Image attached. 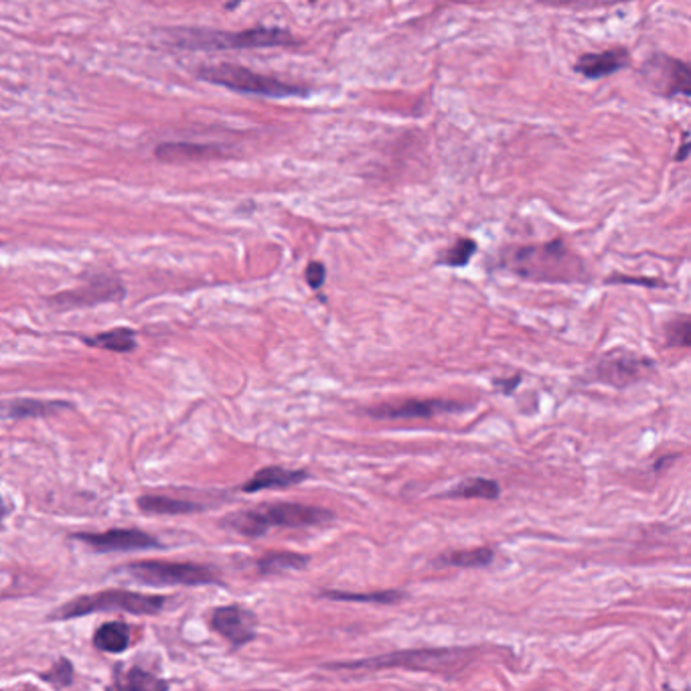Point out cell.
Here are the masks:
<instances>
[{"label": "cell", "mask_w": 691, "mask_h": 691, "mask_svg": "<svg viewBox=\"0 0 691 691\" xmlns=\"http://www.w3.org/2000/svg\"><path fill=\"white\" fill-rule=\"evenodd\" d=\"M508 268L520 278L548 285L587 282L590 276L584 261L568 249L564 239L513 249L509 254Z\"/></svg>", "instance_id": "cell-1"}, {"label": "cell", "mask_w": 691, "mask_h": 691, "mask_svg": "<svg viewBox=\"0 0 691 691\" xmlns=\"http://www.w3.org/2000/svg\"><path fill=\"white\" fill-rule=\"evenodd\" d=\"M175 47L185 52H230V49H261V47H292L299 41L287 29L256 26L246 31H215V29H177L170 33Z\"/></svg>", "instance_id": "cell-2"}, {"label": "cell", "mask_w": 691, "mask_h": 691, "mask_svg": "<svg viewBox=\"0 0 691 691\" xmlns=\"http://www.w3.org/2000/svg\"><path fill=\"white\" fill-rule=\"evenodd\" d=\"M333 520L335 515L328 509L302 505V503H270V505H260V508L235 513L232 517H227L225 523L232 525V530H235L237 534L260 537L270 527L300 530V527L326 525Z\"/></svg>", "instance_id": "cell-3"}, {"label": "cell", "mask_w": 691, "mask_h": 691, "mask_svg": "<svg viewBox=\"0 0 691 691\" xmlns=\"http://www.w3.org/2000/svg\"><path fill=\"white\" fill-rule=\"evenodd\" d=\"M475 649L450 647V649H408V651L388 653L371 659H359L349 664H331L328 669H410L428 673H457L475 659Z\"/></svg>", "instance_id": "cell-4"}, {"label": "cell", "mask_w": 691, "mask_h": 691, "mask_svg": "<svg viewBox=\"0 0 691 691\" xmlns=\"http://www.w3.org/2000/svg\"><path fill=\"white\" fill-rule=\"evenodd\" d=\"M197 78L222 86L232 92L254 93V96H266V98H304L311 90L290 83L282 79L264 76L258 71H252L248 67L234 66V64H215V66H203L197 69Z\"/></svg>", "instance_id": "cell-5"}, {"label": "cell", "mask_w": 691, "mask_h": 691, "mask_svg": "<svg viewBox=\"0 0 691 691\" xmlns=\"http://www.w3.org/2000/svg\"><path fill=\"white\" fill-rule=\"evenodd\" d=\"M165 597L138 594L131 590H102L69 600L52 614V621H69L88 614L122 611L131 614H157L165 606Z\"/></svg>", "instance_id": "cell-6"}, {"label": "cell", "mask_w": 691, "mask_h": 691, "mask_svg": "<svg viewBox=\"0 0 691 691\" xmlns=\"http://www.w3.org/2000/svg\"><path fill=\"white\" fill-rule=\"evenodd\" d=\"M126 572L151 587H205L220 582L215 570L193 561H136L126 566Z\"/></svg>", "instance_id": "cell-7"}, {"label": "cell", "mask_w": 691, "mask_h": 691, "mask_svg": "<svg viewBox=\"0 0 691 691\" xmlns=\"http://www.w3.org/2000/svg\"><path fill=\"white\" fill-rule=\"evenodd\" d=\"M651 374H655V364L647 355H637L628 349H613L600 355L597 366L592 369V379L623 390L649 378Z\"/></svg>", "instance_id": "cell-8"}, {"label": "cell", "mask_w": 691, "mask_h": 691, "mask_svg": "<svg viewBox=\"0 0 691 691\" xmlns=\"http://www.w3.org/2000/svg\"><path fill=\"white\" fill-rule=\"evenodd\" d=\"M124 294H126V288L114 276L93 275L86 278L81 287L55 294L53 299H49V304L59 311H74L81 307H96V304L122 300Z\"/></svg>", "instance_id": "cell-9"}, {"label": "cell", "mask_w": 691, "mask_h": 691, "mask_svg": "<svg viewBox=\"0 0 691 691\" xmlns=\"http://www.w3.org/2000/svg\"><path fill=\"white\" fill-rule=\"evenodd\" d=\"M645 79L653 90L666 98L691 96L690 67L681 59H673L664 53H655L645 66Z\"/></svg>", "instance_id": "cell-10"}, {"label": "cell", "mask_w": 691, "mask_h": 691, "mask_svg": "<svg viewBox=\"0 0 691 691\" xmlns=\"http://www.w3.org/2000/svg\"><path fill=\"white\" fill-rule=\"evenodd\" d=\"M467 405L450 400H402L398 404H379L367 410V414L379 420H414V417H434L441 414H457Z\"/></svg>", "instance_id": "cell-11"}, {"label": "cell", "mask_w": 691, "mask_h": 691, "mask_svg": "<svg viewBox=\"0 0 691 691\" xmlns=\"http://www.w3.org/2000/svg\"><path fill=\"white\" fill-rule=\"evenodd\" d=\"M211 628L218 635H222L223 639L230 640L234 647H244L256 637L258 618L248 609L230 604V606H220L213 611Z\"/></svg>", "instance_id": "cell-12"}, {"label": "cell", "mask_w": 691, "mask_h": 691, "mask_svg": "<svg viewBox=\"0 0 691 691\" xmlns=\"http://www.w3.org/2000/svg\"><path fill=\"white\" fill-rule=\"evenodd\" d=\"M76 539L98 551H138L158 548L157 537L141 530H110L104 534H78Z\"/></svg>", "instance_id": "cell-13"}, {"label": "cell", "mask_w": 691, "mask_h": 691, "mask_svg": "<svg viewBox=\"0 0 691 691\" xmlns=\"http://www.w3.org/2000/svg\"><path fill=\"white\" fill-rule=\"evenodd\" d=\"M631 66V53L625 47H614L600 53H587L578 57L575 69L587 79H602Z\"/></svg>", "instance_id": "cell-14"}, {"label": "cell", "mask_w": 691, "mask_h": 691, "mask_svg": "<svg viewBox=\"0 0 691 691\" xmlns=\"http://www.w3.org/2000/svg\"><path fill=\"white\" fill-rule=\"evenodd\" d=\"M309 479L307 470L285 469V467H264L258 470L248 483L242 487L244 493H260L270 489H288Z\"/></svg>", "instance_id": "cell-15"}, {"label": "cell", "mask_w": 691, "mask_h": 691, "mask_svg": "<svg viewBox=\"0 0 691 691\" xmlns=\"http://www.w3.org/2000/svg\"><path fill=\"white\" fill-rule=\"evenodd\" d=\"M108 691H169V683L141 667L120 669Z\"/></svg>", "instance_id": "cell-16"}, {"label": "cell", "mask_w": 691, "mask_h": 691, "mask_svg": "<svg viewBox=\"0 0 691 691\" xmlns=\"http://www.w3.org/2000/svg\"><path fill=\"white\" fill-rule=\"evenodd\" d=\"M155 155L165 163H181V160L218 157L220 148L213 144L165 143L158 144Z\"/></svg>", "instance_id": "cell-17"}, {"label": "cell", "mask_w": 691, "mask_h": 691, "mask_svg": "<svg viewBox=\"0 0 691 691\" xmlns=\"http://www.w3.org/2000/svg\"><path fill=\"white\" fill-rule=\"evenodd\" d=\"M69 404L66 402H47V400H13L0 404V416L4 417H43L55 414L59 410H66Z\"/></svg>", "instance_id": "cell-18"}, {"label": "cell", "mask_w": 691, "mask_h": 691, "mask_svg": "<svg viewBox=\"0 0 691 691\" xmlns=\"http://www.w3.org/2000/svg\"><path fill=\"white\" fill-rule=\"evenodd\" d=\"M138 508L144 513H157V515H185V513H196L201 511L203 505L187 499H177L169 495H143L138 499Z\"/></svg>", "instance_id": "cell-19"}, {"label": "cell", "mask_w": 691, "mask_h": 691, "mask_svg": "<svg viewBox=\"0 0 691 691\" xmlns=\"http://www.w3.org/2000/svg\"><path fill=\"white\" fill-rule=\"evenodd\" d=\"M96 649L104 653H124L131 647V628L124 623H105L93 635Z\"/></svg>", "instance_id": "cell-20"}, {"label": "cell", "mask_w": 691, "mask_h": 691, "mask_svg": "<svg viewBox=\"0 0 691 691\" xmlns=\"http://www.w3.org/2000/svg\"><path fill=\"white\" fill-rule=\"evenodd\" d=\"M83 341L86 345L100 347L105 352L129 353L136 349V331H132L129 326H118V328L98 333L93 337H83Z\"/></svg>", "instance_id": "cell-21"}, {"label": "cell", "mask_w": 691, "mask_h": 691, "mask_svg": "<svg viewBox=\"0 0 691 691\" xmlns=\"http://www.w3.org/2000/svg\"><path fill=\"white\" fill-rule=\"evenodd\" d=\"M309 560H311L309 556L294 551H272L258 560V570L264 576L287 575L307 568Z\"/></svg>", "instance_id": "cell-22"}, {"label": "cell", "mask_w": 691, "mask_h": 691, "mask_svg": "<svg viewBox=\"0 0 691 691\" xmlns=\"http://www.w3.org/2000/svg\"><path fill=\"white\" fill-rule=\"evenodd\" d=\"M501 493V487L491 479H483V477H472L467 481H460L455 484L453 489H448L446 493L441 497H448V499H487V501H495Z\"/></svg>", "instance_id": "cell-23"}, {"label": "cell", "mask_w": 691, "mask_h": 691, "mask_svg": "<svg viewBox=\"0 0 691 691\" xmlns=\"http://www.w3.org/2000/svg\"><path fill=\"white\" fill-rule=\"evenodd\" d=\"M495 560L493 548L457 549L450 554H444L438 564L455 566V568H484Z\"/></svg>", "instance_id": "cell-24"}, {"label": "cell", "mask_w": 691, "mask_h": 691, "mask_svg": "<svg viewBox=\"0 0 691 691\" xmlns=\"http://www.w3.org/2000/svg\"><path fill=\"white\" fill-rule=\"evenodd\" d=\"M323 597L331 600H341V602H371V604H395V602L405 599L402 590H378V592H367V594L343 592V590H325Z\"/></svg>", "instance_id": "cell-25"}, {"label": "cell", "mask_w": 691, "mask_h": 691, "mask_svg": "<svg viewBox=\"0 0 691 691\" xmlns=\"http://www.w3.org/2000/svg\"><path fill=\"white\" fill-rule=\"evenodd\" d=\"M477 252H479V244L470 237H462L453 248L446 249L438 256V264L450 266V268H460V266H467Z\"/></svg>", "instance_id": "cell-26"}, {"label": "cell", "mask_w": 691, "mask_h": 691, "mask_svg": "<svg viewBox=\"0 0 691 691\" xmlns=\"http://www.w3.org/2000/svg\"><path fill=\"white\" fill-rule=\"evenodd\" d=\"M667 345L669 347H690L691 323L688 316H679L676 321H669L666 326Z\"/></svg>", "instance_id": "cell-27"}, {"label": "cell", "mask_w": 691, "mask_h": 691, "mask_svg": "<svg viewBox=\"0 0 691 691\" xmlns=\"http://www.w3.org/2000/svg\"><path fill=\"white\" fill-rule=\"evenodd\" d=\"M43 679L49 681V683H53V686L59 688V690L71 686V681H74V666H71V661L59 659V661L52 667V671L43 676Z\"/></svg>", "instance_id": "cell-28"}, {"label": "cell", "mask_w": 691, "mask_h": 691, "mask_svg": "<svg viewBox=\"0 0 691 691\" xmlns=\"http://www.w3.org/2000/svg\"><path fill=\"white\" fill-rule=\"evenodd\" d=\"M304 276H307L309 287L313 288V290H321V287L325 285V264L319 260L311 261V264L307 266V270H304Z\"/></svg>", "instance_id": "cell-29"}, {"label": "cell", "mask_w": 691, "mask_h": 691, "mask_svg": "<svg viewBox=\"0 0 691 691\" xmlns=\"http://www.w3.org/2000/svg\"><path fill=\"white\" fill-rule=\"evenodd\" d=\"M606 282L614 285H643V287H664L661 280H649V278H628V276H613Z\"/></svg>", "instance_id": "cell-30"}, {"label": "cell", "mask_w": 691, "mask_h": 691, "mask_svg": "<svg viewBox=\"0 0 691 691\" xmlns=\"http://www.w3.org/2000/svg\"><path fill=\"white\" fill-rule=\"evenodd\" d=\"M522 383V376H517V378H511L509 381H495L497 388H501V392L511 393L515 392V388Z\"/></svg>", "instance_id": "cell-31"}, {"label": "cell", "mask_w": 691, "mask_h": 691, "mask_svg": "<svg viewBox=\"0 0 691 691\" xmlns=\"http://www.w3.org/2000/svg\"><path fill=\"white\" fill-rule=\"evenodd\" d=\"M690 132H683V143H681V151H679L678 155H676V160H686L688 155H690Z\"/></svg>", "instance_id": "cell-32"}, {"label": "cell", "mask_w": 691, "mask_h": 691, "mask_svg": "<svg viewBox=\"0 0 691 691\" xmlns=\"http://www.w3.org/2000/svg\"><path fill=\"white\" fill-rule=\"evenodd\" d=\"M7 515H9V511H7V505H4V501H2V497H0V525L7 520Z\"/></svg>", "instance_id": "cell-33"}, {"label": "cell", "mask_w": 691, "mask_h": 691, "mask_svg": "<svg viewBox=\"0 0 691 691\" xmlns=\"http://www.w3.org/2000/svg\"><path fill=\"white\" fill-rule=\"evenodd\" d=\"M666 691H673V690H671V688H666Z\"/></svg>", "instance_id": "cell-34"}]
</instances>
